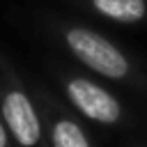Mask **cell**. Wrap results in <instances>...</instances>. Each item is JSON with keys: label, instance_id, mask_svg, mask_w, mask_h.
Here are the masks:
<instances>
[{"label": "cell", "instance_id": "obj_1", "mask_svg": "<svg viewBox=\"0 0 147 147\" xmlns=\"http://www.w3.org/2000/svg\"><path fill=\"white\" fill-rule=\"evenodd\" d=\"M0 117L16 147H48L39 103L0 55Z\"/></svg>", "mask_w": 147, "mask_h": 147}, {"label": "cell", "instance_id": "obj_2", "mask_svg": "<svg viewBox=\"0 0 147 147\" xmlns=\"http://www.w3.org/2000/svg\"><path fill=\"white\" fill-rule=\"evenodd\" d=\"M62 41L83 67L108 80H129L133 76L131 60L110 39L85 25H67L62 30Z\"/></svg>", "mask_w": 147, "mask_h": 147}, {"label": "cell", "instance_id": "obj_3", "mask_svg": "<svg viewBox=\"0 0 147 147\" xmlns=\"http://www.w3.org/2000/svg\"><path fill=\"white\" fill-rule=\"evenodd\" d=\"M60 85L69 106L87 122H94L101 126H122L129 119L124 103L108 87L94 83L92 78L67 74L62 76Z\"/></svg>", "mask_w": 147, "mask_h": 147}, {"label": "cell", "instance_id": "obj_4", "mask_svg": "<svg viewBox=\"0 0 147 147\" xmlns=\"http://www.w3.org/2000/svg\"><path fill=\"white\" fill-rule=\"evenodd\" d=\"M37 103L44 117L48 147H96L80 119L71 110H67L55 96L41 92Z\"/></svg>", "mask_w": 147, "mask_h": 147}, {"label": "cell", "instance_id": "obj_5", "mask_svg": "<svg viewBox=\"0 0 147 147\" xmlns=\"http://www.w3.org/2000/svg\"><path fill=\"white\" fill-rule=\"evenodd\" d=\"M90 7L117 23H138L147 14L145 0H90Z\"/></svg>", "mask_w": 147, "mask_h": 147}, {"label": "cell", "instance_id": "obj_6", "mask_svg": "<svg viewBox=\"0 0 147 147\" xmlns=\"http://www.w3.org/2000/svg\"><path fill=\"white\" fill-rule=\"evenodd\" d=\"M0 147H16L9 131H7V126H5V122H2V117H0Z\"/></svg>", "mask_w": 147, "mask_h": 147}]
</instances>
